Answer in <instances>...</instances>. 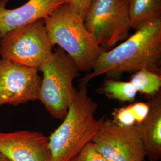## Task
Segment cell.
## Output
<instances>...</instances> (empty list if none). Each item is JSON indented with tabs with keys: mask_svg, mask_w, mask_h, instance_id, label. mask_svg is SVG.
Here are the masks:
<instances>
[{
	"mask_svg": "<svg viewBox=\"0 0 161 161\" xmlns=\"http://www.w3.org/2000/svg\"><path fill=\"white\" fill-rule=\"evenodd\" d=\"M161 18L144 23L133 34L112 49L101 54L90 72L80 80L88 84L98 76L110 78L142 69L161 74Z\"/></svg>",
	"mask_w": 161,
	"mask_h": 161,
	"instance_id": "1",
	"label": "cell"
},
{
	"mask_svg": "<svg viewBox=\"0 0 161 161\" xmlns=\"http://www.w3.org/2000/svg\"><path fill=\"white\" fill-rule=\"evenodd\" d=\"M88 84H80L63 122L48 137V161H70L93 137L104 117L97 119V103L88 96Z\"/></svg>",
	"mask_w": 161,
	"mask_h": 161,
	"instance_id": "2",
	"label": "cell"
},
{
	"mask_svg": "<svg viewBox=\"0 0 161 161\" xmlns=\"http://www.w3.org/2000/svg\"><path fill=\"white\" fill-rule=\"evenodd\" d=\"M53 46L58 45L75 62L80 71H91L101 54L100 46L85 26L84 19L69 3L58 6L44 19Z\"/></svg>",
	"mask_w": 161,
	"mask_h": 161,
	"instance_id": "3",
	"label": "cell"
},
{
	"mask_svg": "<svg viewBox=\"0 0 161 161\" xmlns=\"http://www.w3.org/2000/svg\"><path fill=\"white\" fill-rule=\"evenodd\" d=\"M38 69L42 78L38 100L53 118L63 119L75 97L74 80L80 71L72 58L59 47Z\"/></svg>",
	"mask_w": 161,
	"mask_h": 161,
	"instance_id": "4",
	"label": "cell"
},
{
	"mask_svg": "<svg viewBox=\"0 0 161 161\" xmlns=\"http://www.w3.org/2000/svg\"><path fill=\"white\" fill-rule=\"evenodd\" d=\"M53 46L44 19L18 27L0 38V56L12 62L38 69L53 53Z\"/></svg>",
	"mask_w": 161,
	"mask_h": 161,
	"instance_id": "5",
	"label": "cell"
},
{
	"mask_svg": "<svg viewBox=\"0 0 161 161\" xmlns=\"http://www.w3.org/2000/svg\"><path fill=\"white\" fill-rule=\"evenodd\" d=\"M84 22L98 44L110 50L130 36L128 0H92Z\"/></svg>",
	"mask_w": 161,
	"mask_h": 161,
	"instance_id": "6",
	"label": "cell"
},
{
	"mask_svg": "<svg viewBox=\"0 0 161 161\" xmlns=\"http://www.w3.org/2000/svg\"><path fill=\"white\" fill-rule=\"evenodd\" d=\"M108 161H143L146 151L136 125L122 127L105 119L92 142Z\"/></svg>",
	"mask_w": 161,
	"mask_h": 161,
	"instance_id": "7",
	"label": "cell"
},
{
	"mask_svg": "<svg viewBox=\"0 0 161 161\" xmlns=\"http://www.w3.org/2000/svg\"><path fill=\"white\" fill-rule=\"evenodd\" d=\"M39 69L0 59V106H17L38 100L41 82Z\"/></svg>",
	"mask_w": 161,
	"mask_h": 161,
	"instance_id": "8",
	"label": "cell"
},
{
	"mask_svg": "<svg viewBox=\"0 0 161 161\" xmlns=\"http://www.w3.org/2000/svg\"><path fill=\"white\" fill-rule=\"evenodd\" d=\"M48 142L37 131L0 132V154L8 161H48Z\"/></svg>",
	"mask_w": 161,
	"mask_h": 161,
	"instance_id": "9",
	"label": "cell"
},
{
	"mask_svg": "<svg viewBox=\"0 0 161 161\" xmlns=\"http://www.w3.org/2000/svg\"><path fill=\"white\" fill-rule=\"evenodd\" d=\"M8 1L0 0V38L13 29L44 19L58 6L69 3L68 0H28L22 6L8 9Z\"/></svg>",
	"mask_w": 161,
	"mask_h": 161,
	"instance_id": "10",
	"label": "cell"
},
{
	"mask_svg": "<svg viewBox=\"0 0 161 161\" xmlns=\"http://www.w3.org/2000/svg\"><path fill=\"white\" fill-rule=\"evenodd\" d=\"M148 103L150 110L147 117L135 125L150 160L158 161L161 158V95L152 98Z\"/></svg>",
	"mask_w": 161,
	"mask_h": 161,
	"instance_id": "11",
	"label": "cell"
},
{
	"mask_svg": "<svg viewBox=\"0 0 161 161\" xmlns=\"http://www.w3.org/2000/svg\"><path fill=\"white\" fill-rule=\"evenodd\" d=\"M128 12L131 27L136 30L161 18V0H128Z\"/></svg>",
	"mask_w": 161,
	"mask_h": 161,
	"instance_id": "12",
	"label": "cell"
},
{
	"mask_svg": "<svg viewBox=\"0 0 161 161\" xmlns=\"http://www.w3.org/2000/svg\"><path fill=\"white\" fill-rule=\"evenodd\" d=\"M96 92L104 94L110 99L121 102H134L138 93L130 81H119L111 79L106 80Z\"/></svg>",
	"mask_w": 161,
	"mask_h": 161,
	"instance_id": "13",
	"label": "cell"
},
{
	"mask_svg": "<svg viewBox=\"0 0 161 161\" xmlns=\"http://www.w3.org/2000/svg\"><path fill=\"white\" fill-rule=\"evenodd\" d=\"M130 82L137 92L153 96L161 89V75L143 68L132 74Z\"/></svg>",
	"mask_w": 161,
	"mask_h": 161,
	"instance_id": "14",
	"label": "cell"
},
{
	"mask_svg": "<svg viewBox=\"0 0 161 161\" xmlns=\"http://www.w3.org/2000/svg\"><path fill=\"white\" fill-rule=\"evenodd\" d=\"M70 161H108L100 154L92 142H90Z\"/></svg>",
	"mask_w": 161,
	"mask_h": 161,
	"instance_id": "15",
	"label": "cell"
},
{
	"mask_svg": "<svg viewBox=\"0 0 161 161\" xmlns=\"http://www.w3.org/2000/svg\"><path fill=\"white\" fill-rule=\"evenodd\" d=\"M113 121L122 127H131L136 124L135 118L129 106L116 109L113 112Z\"/></svg>",
	"mask_w": 161,
	"mask_h": 161,
	"instance_id": "16",
	"label": "cell"
},
{
	"mask_svg": "<svg viewBox=\"0 0 161 161\" xmlns=\"http://www.w3.org/2000/svg\"><path fill=\"white\" fill-rule=\"evenodd\" d=\"M129 107L134 115L136 124H140L144 121L149 112V103L137 102L129 105Z\"/></svg>",
	"mask_w": 161,
	"mask_h": 161,
	"instance_id": "17",
	"label": "cell"
},
{
	"mask_svg": "<svg viewBox=\"0 0 161 161\" xmlns=\"http://www.w3.org/2000/svg\"><path fill=\"white\" fill-rule=\"evenodd\" d=\"M92 1V0H68V2L75 8V10L84 19Z\"/></svg>",
	"mask_w": 161,
	"mask_h": 161,
	"instance_id": "18",
	"label": "cell"
},
{
	"mask_svg": "<svg viewBox=\"0 0 161 161\" xmlns=\"http://www.w3.org/2000/svg\"><path fill=\"white\" fill-rule=\"evenodd\" d=\"M0 161H8L4 156L0 154Z\"/></svg>",
	"mask_w": 161,
	"mask_h": 161,
	"instance_id": "19",
	"label": "cell"
},
{
	"mask_svg": "<svg viewBox=\"0 0 161 161\" xmlns=\"http://www.w3.org/2000/svg\"><path fill=\"white\" fill-rule=\"evenodd\" d=\"M149 161H152V160H150Z\"/></svg>",
	"mask_w": 161,
	"mask_h": 161,
	"instance_id": "20",
	"label": "cell"
}]
</instances>
